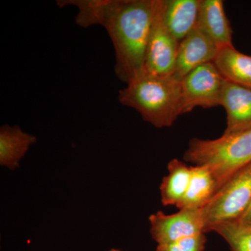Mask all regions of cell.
<instances>
[{
	"label": "cell",
	"mask_w": 251,
	"mask_h": 251,
	"mask_svg": "<svg viewBox=\"0 0 251 251\" xmlns=\"http://www.w3.org/2000/svg\"><path fill=\"white\" fill-rule=\"evenodd\" d=\"M156 0H111L102 26L115 52V72L125 83L144 69Z\"/></svg>",
	"instance_id": "obj_1"
},
{
	"label": "cell",
	"mask_w": 251,
	"mask_h": 251,
	"mask_svg": "<svg viewBox=\"0 0 251 251\" xmlns=\"http://www.w3.org/2000/svg\"><path fill=\"white\" fill-rule=\"evenodd\" d=\"M118 99L158 128L172 126L183 115L181 80L173 75L160 76L143 70L120 91Z\"/></svg>",
	"instance_id": "obj_2"
},
{
	"label": "cell",
	"mask_w": 251,
	"mask_h": 251,
	"mask_svg": "<svg viewBox=\"0 0 251 251\" xmlns=\"http://www.w3.org/2000/svg\"><path fill=\"white\" fill-rule=\"evenodd\" d=\"M184 158L193 166H207L219 190L236 172L251 162V129L224 134L214 140L193 138Z\"/></svg>",
	"instance_id": "obj_3"
},
{
	"label": "cell",
	"mask_w": 251,
	"mask_h": 251,
	"mask_svg": "<svg viewBox=\"0 0 251 251\" xmlns=\"http://www.w3.org/2000/svg\"><path fill=\"white\" fill-rule=\"evenodd\" d=\"M251 202V162L239 169L202 208L206 233L216 226L237 221Z\"/></svg>",
	"instance_id": "obj_4"
},
{
	"label": "cell",
	"mask_w": 251,
	"mask_h": 251,
	"mask_svg": "<svg viewBox=\"0 0 251 251\" xmlns=\"http://www.w3.org/2000/svg\"><path fill=\"white\" fill-rule=\"evenodd\" d=\"M224 80L214 62L202 64L183 77V115L197 107L208 109L220 105Z\"/></svg>",
	"instance_id": "obj_5"
},
{
	"label": "cell",
	"mask_w": 251,
	"mask_h": 251,
	"mask_svg": "<svg viewBox=\"0 0 251 251\" xmlns=\"http://www.w3.org/2000/svg\"><path fill=\"white\" fill-rule=\"evenodd\" d=\"M179 46V41L170 32L163 22L161 0H156L143 70L160 76L173 75Z\"/></svg>",
	"instance_id": "obj_6"
},
{
	"label": "cell",
	"mask_w": 251,
	"mask_h": 251,
	"mask_svg": "<svg viewBox=\"0 0 251 251\" xmlns=\"http://www.w3.org/2000/svg\"><path fill=\"white\" fill-rule=\"evenodd\" d=\"M149 219L151 225L150 233L158 245L206 234L202 209H181L172 214L157 211Z\"/></svg>",
	"instance_id": "obj_7"
},
{
	"label": "cell",
	"mask_w": 251,
	"mask_h": 251,
	"mask_svg": "<svg viewBox=\"0 0 251 251\" xmlns=\"http://www.w3.org/2000/svg\"><path fill=\"white\" fill-rule=\"evenodd\" d=\"M219 50L215 43L196 26L179 42L173 75L181 80L193 69L214 62Z\"/></svg>",
	"instance_id": "obj_8"
},
{
	"label": "cell",
	"mask_w": 251,
	"mask_h": 251,
	"mask_svg": "<svg viewBox=\"0 0 251 251\" xmlns=\"http://www.w3.org/2000/svg\"><path fill=\"white\" fill-rule=\"evenodd\" d=\"M220 105L227 115L224 134L251 129V89L225 80Z\"/></svg>",
	"instance_id": "obj_9"
},
{
	"label": "cell",
	"mask_w": 251,
	"mask_h": 251,
	"mask_svg": "<svg viewBox=\"0 0 251 251\" xmlns=\"http://www.w3.org/2000/svg\"><path fill=\"white\" fill-rule=\"evenodd\" d=\"M196 26L220 49L232 46V29L222 0H201Z\"/></svg>",
	"instance_id": "obj_10"
},
{
	"label": "cell",
	"mask_w": 251,
	"mask_h": 251,
	"mask_svg": "<svg viewBox=\"0 0 251 251\" xmlns=\"http://www.w3.org/2000/svg\"><path fill=\"white\" fill-rule=\"evenodd\" d=\"M201 0H161L163 22L179 42L196 27Z\"/></svg>",
	"instance_id": "obj_11"
},
{
	"label": "cell",
	"mask_w": 251,
	"mask_h": 251,
	"mask_svg": "<svg viewBox=\"0 0 251 251\" xmlns=\"http://www.w3.org/2000/svg\"><path fill=\"white\" fill-rule=\"evenodd\" d=\"M36 140L34 135L23 131L18 126H2L0 128V165L16 170Z\"/></svg>",
	"instance_id": "obj_12"
},
{
	"label": "cell",
	"mask_w": 251,
	"mask_h": 251,
	"mask_svg": "<svg viewBox=\"0 0 251 251\" xmlns=\"http://www.w3.org/2000/svg\"><path fill=\"white\" fill-rule=\"evenodd\" d=\"M213 62L225 80L251 89V56L226 46L219 49Z\"/></svg>",
	"instance_id": "obj_13"
},
{
	"label": "cell",
	"mask_w": 251,
	"mask_h": 251,
	"mask_svg": "<svg viewBox=\"0 0 251 251\" xmlns=\"http://www.w3.org/2000/svg\"><path fill=\"white\" fill-rule=\"evenodd\" d=\"M219 190L212 172L204 166H191V177L187 192L178 209H202Z\"/></svg>",
	"instance_id": "obj_14"
},
{
	"label": "cell",
	"mask_w": 251,
	"mask_h": 251,
	"mask_svg": "<svg viewBox=\"0 0 251 251\" xmlns=\"http://www.w3.org/2000/svg\"><path fill=\"white\" fill-rule=\"evenodd\" d=\"M168 175L160 186L161 202L163 206H179L185 197L191 177V166L177 159L168 164Z\"/></svg>",
	"instance_id": "obj_15"
},
{
	"label": "cell",
	"mask_w": 251,
	"mask_h": 251,
	"mask_svg": "<svg viewBox=\"0 0 251 251\" xmlns=\"http://www.w3.org/2000/svg\"><path fill=\"white\" fill-rule=\"evenodd\" d=\"M111 0H59L60 7L73 5L78 9L75 23L82 27L102 25Z\"/></svg>",
	"instance_id": "obj_16"
},
{
	"label": "cell",
	"mask_w": 251,
	"mask_h": 251,
	"mask_svg": "<svg viewBox=\"0 0 251 251\" xmlns=\"http://www.w3.org/2000/svg\"><path fill=\"white\" fill-rule=\"evenodd\" d=\"M212 232L219 234L228 244L231 251H251V227L237 221L224 223Z\"/></svg>",
	"instance_id": "obj_17"
},
{
	"label": "cell",
	"mask_w": 251,
	"mask_h": 251,
	"mask_svg": "<svg viewBox=\"0 0 251 251\" xmlns=\"http://www.w3.org/2000/svg\"><path fill=\"white\" fill-rule=\"evenodd\" d=\"M205 234L185 238L167 244H160L156 251H204L205 249Z\"/></svg>",
	"instance_id": "obj_18"
},
{
	"label": "cell",
	"mask_w": 251,
	"mask_h": 251,
	"mask_svg": "<svg viewBox=\"0 0 251 251\" xmlns=\"http://www.w3.org/2000/svg\"><path fill=\"white\" fill-rule=\"evenodd\" d=\"M237 221L238 223L244 225V226L251 227V202L244 214L237 221Z\"/></svg>",
	"instance_id": "obj_19"
},
{
	"label": "cell",
	"mask_w": 251,
	"mask_h": 251,
	"mask_svg": "<svg viewBox=\"0 0 251 251\" xmlns=\"http://www.w3.org/2000/svg\"><path fill=\"white\" fill-rule=\"evenodd\" d=\"M109 251H122L119 250V249H111V250H110Z\"/></svg>",
	"instance_id": "obj_20"
}]
</instances>
